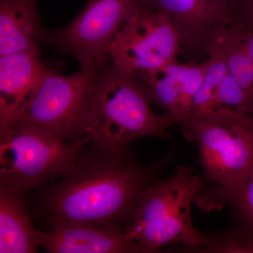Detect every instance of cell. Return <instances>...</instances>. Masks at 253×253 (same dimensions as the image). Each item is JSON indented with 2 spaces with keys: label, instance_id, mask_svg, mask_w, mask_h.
<instances>
[{
  "label": "cell",
  "instance_id": "obj_10",
  "mask_svg": "<svg viewBox=\"0 0 253 253\" xmlns=\"http://www.w3.org/2000/svg\"><path fill=\"white\" fill-rule=\"evenodd\" d=\"M206 67L207 62H176L134 76L146 86L152 102L181 126L189 117L195 95L204 82Z\"/></svg>",
  "mask_w": 253,
  "mask_h": 253
},
{
  "label": "cell",
  "instance_id": "obj_17",
  "mask_svg": "<svg viewBox=\"0 0 253 253\" xmlns=\"http://www.w3.org/2000/svg\"><path fill=\"white\" fill-rule=\"evenodd\" d=\"M194 251L206 253H253V229L239 222L225 231L205 234L204 245Z\"/></svg>",
  "mask_w": 253,
  "mask_h": 253
},
{
  "label": "cell",
  "instance_id": "obj_7",
  "mask_svg": "<svg viewBox=\"0 0 253 253\" xmlns=\"http://www.w3.org/2000/svg\"><path fill=\"white\" fill-rule=\"evenodd\" d=\"M142 6L141 0H89L71 24L47 31L44 44L81 66L101 67L109 61L108 49L120 27Z\"/></svg>",
  "mask_w": 253,
  "mask_h": 253
},
{
  "label": "cell",
  "instance_id": "obj_5",
  "mask_svg": "<svg viewBox=\"0 0 253 253\" xmlns=\"http://www.w3.org/2000/svg\"><path fill=\"white\" fill-rule=\"evenodd\" d=\"M89 136L62 141L36 129L0 131V188L24 193L70 172Z\"/></svg>",
  "mask_w": 253,
  "mask_h": 253
},
{
  "label": "cell",
  "instance_id": "obj_12",
  "mask_svg": "<svg viewBox=\"0 0 253 253\" xmlns=\"http://www.w3.org/2000/svg\"><path fill=\"white\" fill-rule=\"evenodd\" d=\"M41 50L0 56V131L9 127L47 66Z\"/></svg>",
  "mask_w": 253,
  "mask_h": 253
},
{
  "label": "cell",
  "instance_id": "obj_20",
  "mask_svg": "<svg viewBox=\"0 0 253 253\" xmlns=\"http://www.w3.org/2000/svg\"><path fill=\"white\" fill-rule=\"evenodd\" d=\"M247 115L253 119V94L250 97L249 105H248Z\"/></svg>",
  "mask_w": 253,
  "mask_h": 253
},
{
  "label": "cell",
  "instance_id": "obj_4",
  "mask_svg": "<svg viewBox=\"0 0 253 253\" xmlns=\"http://www.w3.org/2000/svg\"><path fill=\"white\" fill-rule=\"evenodd\" d=\"M100 68L81 66L75 74L63 76L47 67L9 126L36 129L65 141L87 136L86 113Z\"/></svg>",
  "mask_w": 253,
  "mask_h": 253
},
{
  "label": "cell",
  "instance_id": "obj_19",
  "mask_svg": "<svg viewBox=\"0 0 253 253\" xmlns=\"http://www.w3.org/2000/svg\"><path fill=\"white\" fill-rule=\"evenodd\" d=\"M206 2L210 3V4L214 5L220 9L224 10V11H229L234 15V9L231 4V0H203Z\"/></svg>",
  "mask_w": 253,
  "mask_h": 253
},
{
  "label": "cell",
  "instance_id": "obj_8",
  "mask_svg": "<svg viewBox=\"0 0 253 253\" xmlns=\"http://www.w3.org/2000/svg\"><path fill=\"white\" fill-rule=\"evenodd\" d=\"M181 47L169 13L142 6L120 27L108 55L116 66L134 76L177 62Z\"/></svg>",
  "mask_w": 253,
  "mask_h": 253
},
{
  "label": "cell",
  "instance_id": "obj_18",
  "mask_svg": "<svg viewBox=\"0 0 253 253\" xmlns=\"http://www.w3.org/2000/svg\"><path fill=\"white\" fill-rule=\"evenodd\" d=\"M235 23L246 29H253V0H236Z\"/></svg>",
  "mask_w": 253,
  "mask_h": 253
},
{
  "label": "cell",
  "instance_id": "obj_15",
  "mask_svg": "<svg viewBox=\"0 0 253 253\" xmlns=\"http://www.w3.org/2000/svg\"><path fill=\"white\" fill-rule=\"evenodd\" d=\"M196 200L208 211L224 204L231 205L236 220L253 229V168L239 187L229 190L213 186L206 189L204 186Z\"/></svg>",
  "mask_w": 253,
  "mask_h": 253
},
{
  "label": "cell",
  "instance_id": "obj_22",
  "mask_svg": "<svg viewBox=\"0 0 253 253\" xmlns=\"http://www.w3.org/2000/svg\"><path fill=\"white\" fill-rule=\"evenodd\" d=\"M251 30H252V31H253V29H251Z\"/></svg>",
  "mask_w": 253,
  "mask_h": 253
},
{
  "label": "cell",
  "instance_id": "obj_2",
  "mask_svg": "<svg viewBox=\"0 0 253 253\" xmlns=\"http://www.w3.org/2000/svg\"><path fill=\"white\" fill-rule=\"evenodd\" d=\"M151 103L146 86L109 59L95 77L86 134L96 144L116 150L128 149L133 141L144 136L170 139L167 129L175 122L166 113H154Z\"/></svg>",
  "mask_w": 253,
  "mask_h": 253
},
{
  "label": "cell",
  "instance_id": "obj_1",
  "mask_svg": "<svg viewBox=\"0 0 253 253\" xmlns=\"http://www.w3.org/2000/svg\"><path fill=\"white\" fill-rule=\"evenodd\" d=\"M174 153L141 164L129 148L116 150L90 141L72 169L43 188L34 213L49 226H119L134 219L142 195L158 179Z\"/></svg>",
  "mask_w": 253,
  "mask_h": 253
},
{
  "label": "cell",
  "instance_id": "obj_3",
  "mask_svg": "<svg viewBox=\"0 0 253 253\" xmlns=\"http://www.w3.org/2000/svg\"><path fill=\"white\" fill-rule=\"evenodd\" d=\"M204 182L186 165L178 166L167 179L158 178L144 191L125 232L145 253H159L161 247L173 244L192 251L199 249L204 244L205 234L194 227L191 208Z\"/></svg>",
  "mask_w": 253,
  "mask_h": 253
},
{
  "label": "cell",
  "instance_id": "obj_11",
  "mask_svg": "<svg viewBox=\"0 0 253 253\" xmlns=\"http://www.w3.org/2000/svg\"><path fill=\"white\" fill-rule=\"evenodd\" d=\"M38 248L50 253H145L119 226L64 225L38 230Z\"/></svg>",
  "mask_w": 253,
  "mask_h": 253
},
{
  "label": "cell",
  "instance_id": "obj_13",
  "mask_svg": "<svg viewBox=\"0 0 253 253\" xmlns=\"http://www.w3.org/2000/svg\"><path fill=\"white\" fill-rule=\"evenodd\" d=\"M46 36L38 0H0V56L41 50Z\"/></svg>",
  "mask_w": 253,
  "mask_h": 253
},
{
  "label": "cell",
  "instance_id": "obj_21",
  "mask_svg": "<svg viewBox=\"0 0 253 253\" xmlns=\"http://www.w3.org/2000/svg\"><path fill=\"white\" fill-rule=\"evenodd\" d=\"M250 126H251V129H252L253 131V119H252V118H251V124H250Z\"/></svg>",
  "mask_w": 253,
  "mask_h": 253
},
{
  "label": "cell",
  "instance_id": "obj_14",
  "mask_svg": "<svg viewBox=\"0 0 253 253\" xmlns=\"http://www.w3.org/2000/svg\"><path fill=\"white\" fill-rule=\"evenodd\" d=\"M23 193L0 188V253L38 252V229L26 209Z\"/></svg>",
  "mask_w": 253,
  "mask_h": 253
},
{
  "label": "cell",
  "instance_id": "obj_6",
  "mask_svg": "<svg viewBox=\"0 0 253 253\" xmlns=\"http://www.w3.org/2000/svg\"><path fill=\"white\" fill-rule=\"evenodd\" d=\"M246 114L191 118L181 126L186 139L197 145L206 179L214 186L235 189L253 168V131Z\"/></svg>",
  "mask_w": 253,
  "mask_h": 253
},
{
  "label": "cell",
  "instance_id": "obj_9",
  "mask_svg": "<svg viewBox=\"0 0 253 253\" xmlns=\"http://www.w3.org/2000/svg\"><path fill=\"white\" fill-rule=\"evenodd\" d=\"M141 4L169 13L181 47L191 55L207 56L218 32L235 23L234 14L203 0H141Z\"/></svg>",
  "mask_w": 253,
  "mask_h": 253
},
{
  "label": "cell",
  "instance_id": "obj_16",
  "mask_svg": "<svg viewBox=\"0 0 253 253\" xmlns=\"http://www.w3.org/2000/svg\"><path fill=\"white\" fill-rule=\"evenodd\" d=\"M216 41L225 55L229 74L246 91L249 100L253 90V61L243 45L237 24L220 30Z\"/></svg>",
  "mask_w": 253,
  "mask_h": 253
}]
</instances>
